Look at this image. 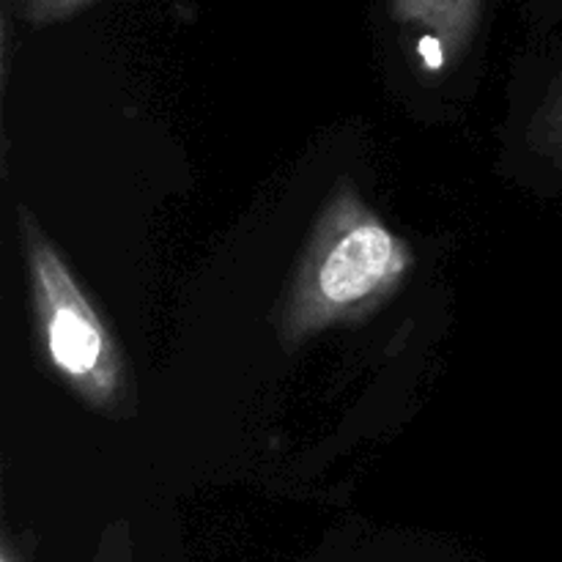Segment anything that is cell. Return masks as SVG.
I'll return each instance as SVG.
<instances>
[{
    "label": "cell",
    "instance_id": "cell-1",
    "mask_svg": "<svg viewBox=\"0 0 562 562\" xmlns=\"http://www.w3.org/2000/svg\"><path fill=\"white\" fill-rule=\"evenodd\" d=\"M412 269V247L362 201L351 181H340L278 307L280 346L296 351L324 329L366 322L398 294Z\"/></svg>",
    "mask_w": 562,
    "mask_h": 562
},
{
    "label": "cell",
    "instance_id": "cell-2",
    "mask_svg": "<svg viewBox=\"0 0 562 562\" xmlns=\"http://www.w3.org/2000/svg\"><path fill=\"white\" fill-rule=\"evenodd\" d=\"M38 346L55 376L108 417L135 415V382L113 329L82 291L31 209H16Z\"/></svg>",
    "mask_w": 562,
    "mask_h": 562
},
{
    "label": "cell",
    "instance_id": "cell-5",
    "mask_svg": "<svg viewBox=\"0 0 562 562\" xmlns=\"http://www.w3.org/2000/svg\"><path fill=\"white\" fill-rule=\"evenodd\" d=\"M549 137H552V143L554 146L560 148L562 151V97L558 99V102H554V108H552V113H549Z\"/></svg>",
    "mask_w": 562,
    "mask_h": 562
},
{
    "label": "cell",
    "instance_id": "cell-4",
    "mask_svg": "<svg viewBox=\"0 0 562 562\" xmlns=\"http://www.w3.org/2000/svg\"><path fill=\"white\" fill-rule=\"evenodd\" d=\"M22 20L33 27H49L91 9L99 0H14Z\"/></svg>",
    "mask_w": 562,
    "mask_h": 562
},
{
    "label": "cell",
    "instance_id": "cell-3",
    "mask_svg": "<svg viewBox=\"0 0 562 562\" xmlns=\"http://www.w3.org/2000/svg\"><path fill=\"white\" fill-rule=\"evenodd\" d=\"M486 0H390V16L398 25L420 31L437 44L445 60L461 58L481 25Z\"/></svg>",
    "mask_w": 562,
    "mask_h": 562
}]
</instances>
